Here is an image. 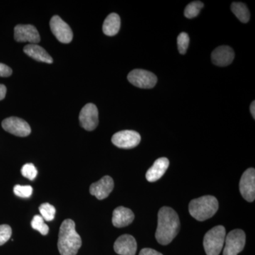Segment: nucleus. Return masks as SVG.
<instances>
[{"instance_id":"nucleus-1","label":"nucleus","mask_w":255,"mask_h":255,"mask_svg":"<svg viewBox=\"0 0 255 255\" xmlns=\"http://www.w3.org/2000/svg\"><path fill=\"white\" fill-rule=\"evenodd\" d=\"M180 221L176 211L172 208H161L158 213L155 238L159 244L167 246L179 233Z\"/></svg>"},{"instance_id":"nucleus-2","label":"nucleus","mask_w":255,"mask_h":255,"mask_svg":"<svg viewBox=\"0 0 255 255\" xmlns=\"http://www.w3.org/2000/svg\"><path fill=\"white\" fill-rule=\"evenodd\" d=\"M82 246V239L73 220L66 219L60 226L58 248L61 255H76Z\"/></svg>"},{"instance_id":"nucleus-3","label":"nucleus","mask_w":255,"mask_h":255,"mask_svg":"<svg viewBox=\"0 0 255 255\" xmlns=\"http://www.w3.org/2000/svg\"><path fill=\"white\" fill-rule=\"evenodd\" d=\"M219 206V201L214 196H201L189 203V214L197 221H204L216 214Z\"/></svg>"},{"instance_id":"nucleus-4","label":"nucleus","mask_w":255,"mask_h":255,"mask_svg":"<svg viewBox=\"0 0 255 255\" xmlns=\"http://www.w3.org/2000/svg\"><path fill=\"white\" fill-rule=\"evenodd\" d=\"M226 238V229L222 226H216L206 233L204 247L206 255H219Z\"/></svg>"},{"instance_id":"nucleus-5","label":"nucleus","mask_w":255,"mask_h":255,"mask_svg":"<svg viewBox=\"0 0 255 255\" xmlns=\"http://www.w3.org/2000/svg\"><path fill=\"white\" fill-rule=\"evenodd\" d=\"M246 233L242 230H233L225 238L224 251L223 255H238L246 246Z\"/></svg>"},{"instance_id":"nucleus-6","label":"nucleus","mask_w":255,"mask_h":255,"mask_svg":"<svg viewBox=\"0 0 255 255\" xmlns=\"http://www.w3.org/2000/svg\"><path fill=\"white\" fill-rule=\"evenodd\" d=\"M128 80L134 86L141 89H151L155 86L157 78L155 75L147 70H132L128 75Z\"/></svg>"},{"instance_id":"nucleus-7","label":"nucleus","mask_w":255,"mask_h":255,"mask_svg":"<svg viewBox=\"0 0 255 255\" xmlns=\"http://www.w3.org/2000/svg\"><path fill=\"white\" fill-rule=\"evenodd\" d=\"M50 29L57 39L63 43H70L73 38V31L70 26L59 16H53L50 21Z\"/></svg>"},{"instance_id":"nucleus-8","label":"nucleus","mask_w":255,"mask_h":255,"mask_svg":"<svg viewBox=\"0 0 255 255\" xmlns=\"http://www.w3.org/2000/svg\"><path fill=\"white\" fill-rule=\"evenodd\" d=\"M141 137L134 130H122L114 134L112 141L114 145L123 149H131L140 143Z\"/></svg>"},{"instance_id":"nucleus-9","label":"nucleus","mask_w":255,"mask_h":255,"mask_svg":"<svg viewBox=\"0 0 255 255\" xmlns=\"http://www.w3.org/2000/svg\"><path fill=\"white\" fill-rule=\"evenodd\" d=\"M3 128L9 133L18 137L28 136L31 132V127L26 121L18 117H9L1 123Z\"/></svg>"},{"instance_id":"nucleus-10","label":"nucleus","mask_w":255,"mask_h":255,"mask_svg":"<svg viewBox=\"0 0 255 255\" xmlns=\"http://www.w3.org/2000/svg\"><path fill=\"white\" fill-rule=\"evenodd\" d=\"M240 191L243 197L249 202L255 199V170L254 168L247 169L240 181Z\"/></svg>"},{"instance_id":"nucleus-11","label":"nucleus","mask_w":255,"mask_h":255,"mask_svg":"<svg viewBox=\"0 0 255 255\" xmlns=\"http://www.w3.org/2000/svg\"><path fill=\"white\" fill-rule=\"evenodd\" d=\"M80 122L82 128L91 131L95 130L99 124V112L94 104H87L80 113Z\"/></svg>"},{"instance_id":"nucleus-12","label":"nucleus","mask_w":255,"mask_h":255,"mask_svg":"<svg viewBox=\"0 0 255 255\" xmlns=\"http://www.w3.org/2000/svg\"><path fill=\"white\" fill-rule=\"evenodd\" d=\"M14 39L17 42H29L31 44H36L41 41L36 27L30 24H18L15 26Z\"/></svg>"},{"instance_id":"nucleus-13","label":"nucleus","mask_w":255,"mask_h":255,"mask_svg":"<svg viewBox=\"0 0 255 255\" xmlns=\"http://www.w3.org/2000/svg\"><path fill=\"white\" fill-rule=\"evenodd\" d=\"M114 182L110 176L102 177L98 182L93 183L90 186V191L92 195L96 196L99 200H102L108 197L113 191Z\"/></svg>"},{"instance_id":"nucleus-14","label":"nucleus","mask_w":255,"mask_h":255,"mask_svg":"<svg viewBox=\"0 0 255 255\" xmlns=\"http://www.w3.org/2000/svg\"><path fill=\"white\" fill-rule=\"evenodd\" d=\"M114 251L120 255H135L137 251V243L130 235H123L116 241Z\"/></svg>"},{"instance_id":"nucleus-15","label":"nucleus","mask_w":255,"mask_h":255,"mask_svg":"<svg viewBox=\"0 0 255 255\" xmlns=\"http://www.w3.org/2000/svg\"><path fill=\"white\" fill-rule=\"evenodd\" d=\"M234 58V50L231 47L228 46L218 47L211 54L213 63L220 67L228 66L233 63Z\"/></svg>"},{"instance_id":"nucleus-16","label":"nucleus","mask_w":255,"mask_h":255,"mask_svg":"<svg viewBox=\"0 0 255 255\" xmlns=\"http://www.w3.org/2000/svg\"><path fill=\"white\" fill-rule=\"evenodd\" d=\"M169 165V159L166 157L157 159L154 162L153 165L146 172V179L150 182H156L164 175Z\"/></svg>"},{"instance_id":"nucleus-17","label":"nucleus","mask_w":255,"mask_h":255,"mask_svg":"<svg viewBox=\"0 0 255 255\" xmlns=\"http://www.w3.org/2000/svg\"><path fill=\"white\" fill-rule=\"evenodd\" d=\"M133 213L131 210L124 206H119L114 210L112 223L115 227L124 228L128 226L133 221Z\"/></svg>"},{"instance_id":"nucleus-18","label":"nucleus","mask_w":255,"mask_h":255,"mask_svg":"<svg viewBox=\"0 0 255 255\" xmlns=\"http://www.w3.org/2000/svg\"><path fill=\"white\" fill-rule=\"evenodd\" d=\"M23 52L28 56L37 61L51 64L53 63V58L46 50L37 44H28L23 48Z\"/></svg>"},{"instance_id":"nucleus-19","label":"nucleus","mask_w":255,"mask_h":255,"mask_svg":"<svg viewBox=\"0 0 255 255\" xmlns=\"http://www.w3.org/2000/svg\"><path fill=\"white\" fill-rule=\"evenodd\" d=\"M120 27V16L116 13H112L105 20L103 23V32L107 36H115L119 33Z\"/></svg>"},{"instance_id":"nucleus-20","label":"nucleus","mask_w":255,"mask_h":255,"mask_svg":"<svg viewBox=\"0 0 255 255\" xmlns=\"http://www.w3.org/2000/svg\"><path fill=\"white\" fill-rule=\"evenodd\" d=\"M233 14L243 23H248L251 18V13L246 4L242 2H233L231 5Z\"/></svg>"},{"instance_id":"nucleus-21","label":"nucleus","mask_w":255,"mask_h":255,"mask_svg":"<svg viewBox=\"0 0 255 255\" xmlns=\"http://www.w3.org/2000/svg\"><path fill=\"white\" fill-rule=\"evenodd\" d=\"M203 7H204V3L201 1H192V2L189 3L185 8L184 16L188 18L196 17L200 13Z\"/></svg>"},{"instance_id":"nucleus-22","label":"nucleus","mask_w":255,"mask_h":255,"mask_svg":"<svg viewBox=\"0 0 255 255\" xmlns=\"http://www.w3.org/2000/svg\"><path fill=\"white\" fill-rule=\"evenodd\" d=\"M31 227L38 231L43 236H46L49 232V228L44 223V220L41 216H38V215L35 216L32 220Z\"/></svg>"},{"instance_id":"nucleus-23","label":"nucleus","mask_w":255,"mask_h":255,"mask_svg":"<svg viewBox=\"0 0 255 255\" xmlns=\"http://www.w3.org/2000/svg\"><path fill=\"white\" fill-rule=\"evenodd\" d=\"M39 211L43 220H46V221H51L54 219L56 210L54 206L50 205L48 203L41 204L39 207Z\"/></svg>"},{"instance_id":"nucleus-24","label":"nucleus","mask_w":255,"mask_h":255,"mask_svg":"<svg viewBox=\"0 0 255 255\" xmlns=\"http://www.w3.org/2000/svg\"><path fill=\"white\" fill-rule=\"evenodd\" d=\"M189 45V36L187 33L182 32L177 37L178 50L181 54L184 55L187 53Z\"/></svg>"},{"instance_id":"nucleus-25","label":"nucleus","mask_w":255,"mask_h":255,"mask_svg":"<svg viewBox=\"0 0 255 255\" xmlns=\"http://www.w3.org/2000/svg\"><path fill=\"white\" fill-rule=\"evenodd\" d=\"M21 174L23 177L27 178L30 180H33L36 177L38 171L35 167L34 164L32 163H27L24 164L21 168Z\"/></svg>"},{"instance_id":"nucleus-26","label":"nucleus","mask_w":255,"mask_h":255,"mask_svg":"<svg viewBox=\"0 0 255 255\" xmlns=\"http://www.w3.org/2000/svg\"><path fill=\"white\" fill-rule=\"evenodd\" d=\"M33 189L31 186L16 185L14 187L15 195L21 198H28L31 196Z\"/></svg>"},{"instance_id":"nucleus-27","label":"nucleus","mask_w":255,"mask_h":255,"mask_svg":"<svg viewBox=\"0 0 255 255\" xmlns=\"http://www.w3.org/2000/svg\"><path fill=\"white\" fill-rule=\"evenodd\" d=\"M11 228L8 225L4 224L0 226V246L5 244L11 236Z\"/></svg>"},{"instance_id":"nucleus-28","label":"nucleus","mask_w":255,"mask_h":255,"mask_svg":"<svg viewBox=\"0 0 255 255\" xmlns=\"http://www.w3.org/2000/svg\"><path fill=\"white\" fill-rule=\"evenodd\" d=\"M12 74V70L5 64L0 63V77H9Z\"/></svg>"},{"instance_id":"nucleus-29","label":"nucleus","mask_w":255,"mask_h":255,"mask_svg":"<svg viewBox=\"0 0 255 255\" xmlns=\"http://www.w3.org/2000/svg\"><path fill=\"white\" fill-rule=\"evenodd\" d=\"M139 255H163L162 253H159V252L155 251L153 249H150V248H144L141 250V251L139 253Z\"/></svg>"},{"instance_id":"nucleus-30","label":"nucleus","mask_w":255,"mask_h":255,"mask_svg":"<svg viewBox=\"0 0 255 255\" xmlns=\"http://www.w3.org/2000/svg\"><path fill=\"white\" fill-rule=\"evenodd\" d=\"M6 88L4 85L0 84V101L4 100L6 96Z\"/></svg>"},{"instance_id":"nucleus-31","label":"nucleus","mask_w":255,"mask_h":255,"mask_svg":"<svg viewBox=\"0 0 255 255\" xmlns=\"http://www.w3.org/2000/svg\"><path fill=\"white\" fill-rule=\"evenodd\" d=\"M251 112L253 119H255V102H253L251 105Z\"/></svg>"}]
</instances>
